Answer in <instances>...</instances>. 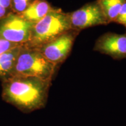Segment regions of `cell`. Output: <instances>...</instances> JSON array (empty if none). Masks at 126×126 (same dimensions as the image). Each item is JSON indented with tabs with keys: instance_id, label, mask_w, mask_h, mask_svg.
Listing matches in <instances>:
<instances>
[{
	"instance_id": "obj_1",
	"label": "cell",
	"mask_w": 126,
	"mask_h": 126,
	"mask_svg": "<svg viewBox=\"0 0 126 126\" xmlns=\"http://www.w3.org/2000/svg\"><path fill=\"white\" fill-rule=\"evenodd\" d=\"M51 80L32 77L12 76L2 81V98L24 113L44 108Z\"/></svg>"
},
{
	"instance_id": "obj_2",
	"label": "cell",
	"mask_w": 126,
	"mask_h": 126,
	"mask_svg": "<svg viewBox=\"0 0 126 126\" xmlns=\"http://www.w3.org/2000/svg\"><path fill=\"white\" fill-rule=\"evenodd\" d=\"M71 29L68 13L53 8L43 18L34 23L31 38L24 45L39 48Z\"/></svg>"
},
{
	"instance_id": "obj_3",
	"label": "cell",
	"mask_w": 126,
	"mask_h": 126,
	"mask_svg": "<svg viewBox=\"0 0 126 126\" xmlns=\"http://www.w3.org/2000/svg\"><path fill=\"white\" fill-rule=\"evenodd\" d=\"M56 67L37 48L22 45L11 77H32L52 81Z\"/></svg>"
},
{
	"instance_id": "obj_4",
	"label": "cell",
	"mask_w": 126,
	"mask_h": 126,
	"mask_svg": "<svg viewBox=\"0 0 126 126\" xmlns=\"http://www.w3.org/2000/svg\"><path fill=\"white\" fill-rule=\"evenodd\" d=\"M34 23L11 12L0 21V36L12 43L24 45L29 41Z\"/></svg>"
},
{
	"instance_id": "obj_5",
	"label": "cell",
	"mask_w": 126,
	"mask_h": 126,
	"mask_svg": "<svg viewBox=\"0 0 126 126\" xmlns=\"http://www.w3.org/2000/svg\"><path fill=\"white\" fill-rule=\"evenodd\" d=\"M79 31L71 29L37 48L43 56L56 65L63 63L71 51Z\"/></svg>"
},
{
	"instance_id": "obj_6",
	"label": "cell",
	"mask_w": 126,
	"mask_h": 126,
	"mask_svg": "<svg viewBox=\"0 0 126 126\" xmlns=\"http://www.w3.org/2000/svg\"><path fill=\"white\" fill-rule=\"evenodd\" d=\"M68 15L72 29L79 32L92 26L108 24L97 1L85 5L75 11L68 13Z\"/></svg>"
},
{
	"instance_id": "obj_7",
	"label": "cell",
	"mask_w": 126,
	"mask_h": 126,
	"mask_svg": "<svg viewBox=\"0 0 126 126\" xmlns=\"http://www.w3.org/2000/svg\"><path fill=\"white\" fill-rule=\"evenodd\" d=\"M94 50L114 59L126 58V34L106 33L103 34L96 42Z\"/></svg>"
},
{
	"instance_id": "obj_8",
	"label": "cell",
	"mask_w": 126,
	"mask_h": 126,
	"mask_svg": "<svg viewBox=\"0 0 126 126\" xmlns=\"http://www.w3.org/2000/svg\"><path fill=\"white\" fill-rule=\"evenodd\" d=\"M53 9L46 0H34L24 12L18 15L25 20L35 23L43 18Z\"/></svg>"
},
{
	"instance_id": "obj_9",
	"label": "cell",
	"mask_w": 126,
	"mask_h": 126,
	"mask_svg": "<svg viewBox=\"0 0 126 126\" xmlns=\"http://www.w3.org/2000/svg\"><path fill=\"white\" fill-rule=\"evenodd\" d=\"M22 46H19L0 54V79L1 81L11 75Z\"/></svg>"
},
{
	"instance_id": "obj_10",
	"label": "cell",
	"mask_w": 126,
	"mask_h": 126,
	"mask_svg": "<svg viewBox=\"0 0 126 126\" xmlns=\"http://www.w3.org/2000/svg\"><path fill=\"white\" fill-rule=\"evenodd\" d=\"M124 0H97L108 23L114 22Z\"/></svg>"
},
{
	"instance_id": "obj_11",
	"label": "cell",
	"mask_w": 126,
	"mask_h": 126,
	"mask_svg": "<svg viewBox=\"0 0 126 126\" xmlns=\"http://www.w3.org/2000/svg\"><path fill=\"white\" fill-rule=\"evenodd\" d=\"M34 0H12L11 8L14 13L20 14L28 8Z\"/></svg>"
},
{
	"instance_id": "obj_12",
	"label": "cell",
	"mask_w": 126,
	"mask_h": 126,
	"mask_svg": "<svg viewBox=\"0 0 126 126\" xmlns=\"http://www.w3.org/2000/svg\"><path fill=\"white\" fill-rule=\"evenodd\" d=\"M114 22L123 25L126 28V0H124Z\"/></svg>"
},
{
	"instance_id": "obj_13",
	"label": "cell",
	"mask_w": 126,
	"mask_h": 126,
	"mask_svg": "<svg viewBox=\"0 0 126 126\" xmlns=\"http://www.w3.org/2000/svg\"><path fill=\"white\" fill-rule=\"evenodd\" d=\"M22 45H18L16 44L12 43L11 42L3 39L2 37L0 36V54L4 53V52L8 51L12 48H15L16 47Z\"/></svg>"
},
{
	"instance_id": "obj_14",
	"label": "cell",
	"mask_w": 126,
	"mask_h": 126,
	"mask_svg": "<svg viewBox=\"0 0 126 126\" xmlns=\"http://www.w3.org/2000/svg\"><path fill=\"white\" fill-rule=\"evenodd\" d=\"M8 12V11L3 7L0 3V21L2 20L9 14Z\"/></svg>"
}]
</instances>
